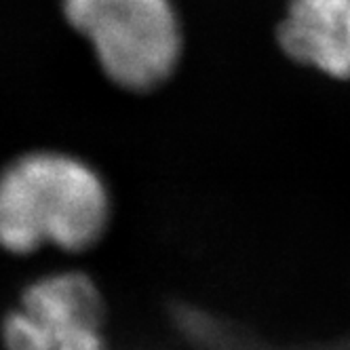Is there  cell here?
Returning a JSON list of instances; mask_svg holds the SVG:
<instances>
[{"label":"cell","mask_w":350,"mask_h":350,"mask_svg":"<svg viewBox=\"0 0 350 350\" xmlns=\"http://www.w3.org/2000/svg\"><path fill=\"white\" fill-rule=\"evenodd\" d=\"M283 51L323 77L350 79V0H289L279 21Z\"/></svg>","instance_id":"4"},{"label":"cell","mask_w":350,"mask_h":350,"mask_svg":"<svg viewBox=\"0 0 350 350\" xmlns=\"http://www.w3.org/2000/svg\"><path fill=\"white\" fill-rule=\"evenodd\" d=\"M112 190L91 161L59 148L26 150L0 167V249L87 254L112 224Z\"/></svg>","instance_id":"1"},{"label":"cell","mask_w":350,"mask_h":350,"mask_svg":"<svg viewBox=\"0 0 350 350\" xmlns=\"http://www.w3.org/2000/svg\"><path fill=\"white\" fill-rule=\"evenodd\" d=\"M62 15L120 91H157L178 72L184 28L173 0H62Z\"/></svg>","instance_id":"2"},{"label":"cell","mask_w":350,"mask_h":350,"mask_svg":"<svg viewBox=\"0 0 350 350\" xmlns=\"http://www.w3.org/2000/svg\"><path fill=\"white\" fill-rule=\"evenodd\" d=\"M106 302L79 268L42 272L19 293L0 323L5 350H108Z\"/></svg>","instance_id":"3"}]
</instances>
